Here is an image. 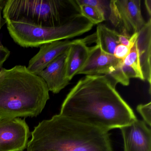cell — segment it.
Masks as SVG:
<instances>
[{
	"instance_id": "cell-21",
	"label": "cell",
	"mask_w": 151,
	"mask_h": 151,
	"mask_svg": "<svg viewBox=\"0 0 151 151\" xmlns=\"http://www.w3.org/2000/svg\"><path fill=\"white\" fill-rule=\"evenodd\" d=\"M145 6L148 15L151 17V0H145Z\"/></svg>"
},
{
	"instance_id": "cell-15",
	"label": "cell",
	"mask_w": 151,
	"mask_h": 151,
	"mask_svg": "<svg viewBox=\"0 0 151 151\" xmlns=\"http://www.w3.org/2000/svg\"><path fill=\"white\" fill-rule=\"evenodd\" d=\"M77 6L80 14L93 25L100 24L106 20L104 14L94 7L86 5H79Z\"/></svg>"
},
{
	"instance_id": "cell-11",
	"label": "cell",
	"mask_w": 151,
	"mask_h": 151,
	"mask_svg": "<svg viewBox=\"0 0 151 151\" xmlns=\"http://www.w3.org/2000/svg\"><path fill=\"white\" fill-rule=\"evenodd\" d=\"M80 39L65 40L44 44L39 51L29 60L28 69L38 75L55 59L68 51V48Z\"/></svg>"
},
{
	"instance_id": "cell-22",
	"label": "cell",
	"mask_w": 151,
	"mask_h": 151,
	"mask_svg": "<svg viewBox=\"0 0 151 151\" xmlns=\"http://www.w3.org/2000/svg\"><path fill=\"white\" fill-rule=\"evenodd\" d=\"M7 0H0V6H5Z\"/></svg>"
},
{
	"instance_id": "cell-12",
	"label": "cell",
	"mask_w": 151,
	"mask_h": 151,
	"mask_svg": "<svg viewBox=\"0 0 151 151\" xmlns=\"http://www.w3.org/2000/svg\"><path fill=\"white\" fill-rule=\"evenodd\" d=\"M67 51L57 57L38 75L45 81L49 91L54 93H60L70 81L67 78L66 73Z\"/></svg>"
},
{
	"instance_id": "cell-6",
	"label": "cell",
	"mask_w": 151,
	"mask_h": 151,
	"mask_svg": "<svg viewBox=\"0 0 151 151\" xmlns=\"http://www.w3.org/2000/svg\"><path fill=\"white\" fill-rule=\"evenodd\" d=\"M109 7V20L123 36L130 37L146 22L142 16L140 0H112Z\"/></svg>"
},
{
	"instance_id": "cell-16",
	"label": "cell",
	"mask_w": 151,
	"mask_h": 151,
	"mask_svg": "<svg viewBox=\"0 0 151 151\" xmlns=\"http://www.w3.org/2000/svg\"><path fill=\"white\" fill-rule=\"evenodd\" d=\"M77 6L86 5L96 8L105 15L106 18L109 14V1L105 0H76L74 1Z\"/></svg>"
},
{
	"instance_id": "cell-18",
	"label": "cell",
	"mask_w": 151,
	"mask_h": 151,
	"mask_svg": "<svg viewBox=\"0 0 151 151\" xmlns=\"http://www.w3.org/2000/svg\"><path fill=\"white\" fill-rule=\"evenodd\" d=\"M130 50V47L122 44H119L115 48L114 55L117 59L124 60L127 57Z\"/></svg>"
},
{
	"instance_id": "cell-4",
	"label": "cell",
	"mask_w": 151,
	"mask_h": 151,
	"mask_svg": "<svg viewBox=\"0 0 151 151\" xmlns=\"http://www.w3.org/2000/svg\"><path fill=\"white\" fill-rule=\"evenodd\" d=\"M6 22L10 37L16 44L25 48L40 47L44 44L78 37L91 30L94 25L79 14L55 27H42L15 21Z\"/></svg>"
},
{
	"instance_id": "cell-19",
	"label": "cell",
	"mask_w": 151,
	"mask_h": 151,
	"mask_svg": "<svg viewBox=\"0 0 151 151\" xmlns=\"http://www.w3.org/2000/svg\"><path fill=\"white\" fill-rule=\"evenodd\" d=\"M10 55V52L4 46L0 47V70L2 69L4 63L7 60Z\"/></svg>"
},
{
	"instance_id": "cell-5",
	"label": "cell",
	"mask_w": 151,
	"mask_h": 151,
	"mask_svg": "<svg viewBox=\"0 0 151 151\" xmlns=\"http://www.w3.org/2000/svg\"><path fill=\"white\" fill-rule=\"evenodd\" d=\"M73 5V1L7 0L2 15L6 21L55 27L63 24L78 14L68 15V8Z\"/></svg>"
},
{
	"instance_id": "cell-1",
	"label": "cell",
	"mask_w": 151,
	"mask_h": 151,
	"mask_svg": "<svg viewBox=\"0 0 151 151\" xmlns=\"http://www.w3.org/2000/svg\"><path fill=\"white\" fill-rule=\"evenodd\" d=\"M107 75L86 76L64 99L60 114L105 131L121 128L137 118Z\"/></svg>"
},
{
	"instance_id": "cell-10",
	"label": "cell",
	"mask_w": 151,
	"mask_h": 151,
	"mask_svg": "<svg viewBox=\"0 0 151 151\" xmlns=\"http://www.w3.org/2000/svg\"><path fill=\"white\" fill-rule=\"evenodd\" d=\"M124 143V151H151V131L137 118L120 128Z\"/></svg>"
},
{
	"instance_id": "cell-2",
	"label": "cell",
	"mask_w": 151,
	"mask_h": 151,
	"mask_svg": "<svg viewBox=\"0 0 151 151\" xmlns=\"http://www.w3.org/2000/svg\"><path fill=\"white\" fill-rule=\"evenodd\" d=\"M27 151H114L109 132L62 115L34 128Z\"/></svg>"
},
{
	"instance_id": "cell-17",
	"label": "cell",
	"mask_w": 151,
	"mask_h": 151,
	"mask_svg": "<svg viewBox=\"0 0 151 151\" xmlns=\"http://www.w3.org/2000/svg\"><path fill=\"white\" fill-rule=\"evenodd\" d=\"M137 110L141 115L144 122L148 126L151 124V103L140 104L137 106Z\"/></svg>"
},
{
	"instance_id": "cell-3",
	"label": "cell",
	"mask_w": 151,
	"mask_h": 151,
	"mask_svg": "<svg viewBox=\"0 0 151 151\" xmlns=\"http://www.w3.org/2000/svg\"><path fill=\"white\" fill-rule=\"evenodd\" d=\"M42 78L22 65L0 70V118L36 116L50 99Z\"/></svg>"
},
{
	"instance_id": "cell-9",
	"label": "cell",
	"mask_w": 151,
	"mask_h": 151,
	"mask_svg": "<svg viewBox=\"0 0 151 151\" xmlns=\"http://www.w3.org/2000/svg\"><path fill=\"white\" fill-rule=\"evenodd\" d=\"M31 135L24 119L0 118V151H23Z\"/></svg>"
},
{
	"instance_id": "cell-7",
	"label": "cell",
	"mask_w": 151,
	"mask_h": 151,
	"mask_svg": "<svg viewBox=\"0 0 151 151\" xmlns=\"http://www.w3.org/2000/svg\"><path fill=\"white\" fill-rule=\"evenodd\" d=\"M151 19L149 18L138 32L137 40L127 57L124 66L132 70L137 76L151 85Z\"/></svg>"
},
{
	"instance_id": "cell-20",
	"label": "cell",
	"mask_w": 151,
	"mask_h": 151,
	"mask_svg": "<svg viewBox=\"0 0 151 151\" xmlns=\"http://www.w3.org/2000/svg\"><path fill=\"white\" fill-rule=\"evenodd\" d=\"M4 6H0V31L2 29L3 26L5 24H6V20L4 19L2 15V11H3V9H4ZM3 45L1 43V38H0V47L2 46Z\"/></svg>"
},
{
	"instance_id": "cell-14",
	"label": "cell",
	"mask_w": 151,
	"mask_h": 151,
	"mask_svg": "<svg viewBox=\"0 0 151 151\" xmlns=\"http://www.w3.org/2000/svg\"><path fill=\"white\" fill-rule=\"evenodd\" d=\"M96 45L105 53L114 55L115 48L120 44V34L103 24H98L95 32Z\"/></svg>"
},
{
	"instance_id": "cell-8",
	"label": "cell",
	"mask_w": 151,
	"mask_h": 151,
	"mask_svg": "<svg viewBox=\"0 0 151 151\" xmlns=\"http://www.w3.org/2000/svg\"><path fill=\"white\" fill-rule=\"evenodd\" d=\"M122 60L114 55L103 52L96 45L91 47L88 59L78 75H107L111 77L117 84L127 86L129 84L130 81L125 77L122 70Z\"/></svg>"
},
{
	"instance_id": "cell-13",
	"label": "cell",
	"mask_w": 151,
	"mask_h": 151,
	"mask_svg": "<svg viewBox=\"0 0 151 151\" xmlns=\"http://www.w3.org/2000/svg\"><path fill=\"white\" fill-rule=\"evenodd\" d=\"M96 42L95 33L72 45L67 51L66 60V69L67 78L70 81L76 75H78L86 62L91 47L87 46L89 43Z\"/></svg>"
}]
</instances>
